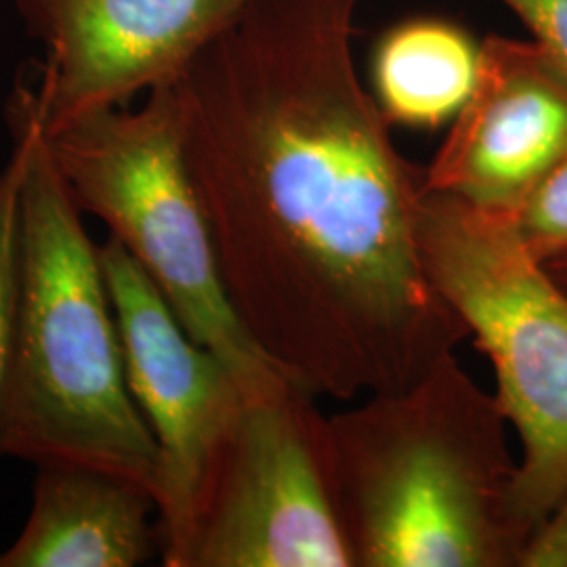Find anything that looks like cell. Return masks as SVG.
I'll use <instances>...</instances> for the list:
<instances>
[{
  "label": "cell",
  "mask_w": 567,
  "mask_h": 567,
  "mask_svg": "<svg viewBox=\"0 0 567 567\" xmlns=\"http://www.w3.org/2000/svg\"><path fill=\"white\" fill-rule=\"evenodd\" d=\"M360 0H252L177 81L185 158L225 288L316 395L423 377L468 339L419 246L425 168L353 53Z\"/></svg>",
  "instance_id": "6da1fadb"
},
{
  "label": "cell",
  "mask_w": 567,
  "mask_h": 567,
  "mask_svg": "<svg viewBox=\"0 0 567 567\" xmlns=\"http://www.w3.org/2000/svg\"><path fill=\"white\" fill-rule=\"evenodd\" d=\"M4 118L23 145V177L0 458L91 466L158 501L161 454L128 389L100 244L51 156L37 89L20 82Z\"/></svg>",
  "instance_id": "7a4b0ae2"
},
{
  "label": "cell",
  "mask_w": 567,
  "mask_h": 567,
  "mask_svg": "<svg viewBox=\"0 0 567 567\" xmlns=\"http://www.w3.org/2000/svg\"><path fill=\"white\" fill-rule=\"evenodd\" d=\"M328 425L355 567H517L507 419L454 351Z\"/></svg>",
  "instance_id": "3957f363"
},
{
  "label": "cell",
  "mask_w": 567,
  "mask_h": 567,
  "mask_svg": "<svg viewBox=\"0 0 567 567\" xmlns=\"http://www.w3.org/2000/svg\"><path fill=\"white\" fill-rule=\"evenodd\" d=\"M44 135L76 206L102 219L187 334L229 365L246 395L290 377L252 339L227 295L185 158L177 82L152 89L135 110L105 107Z\"/></svg>",
  "instance_id": "277c9868"
},
{
  "label": "cell",
  "mask_w": 567,
  "mask_h": 567,
  "mask_svg": "<svg viewBox=\"0 0 567 567\" xmlns=\"http://www.w3.org/2000/svg\"><path fill=\"white\" fill-rule=\"evenodd\" d=\"M419 246L426 276L496 374V400L522 461L508 507L524 536L567 494V292L505 213L425 192Z\"/></svg>",
  "instance_id": "5b68a950"
},
{
  "label": "cell",
  "mask_w": 567,
  "mask_h": 567,
  "mask_svg": "<svg viewBox=\"0 0 567 567\" xmlns=\"http://www.w3.org/2000/svg\"><path fill=\"white\" fill-rule=\"evenodd\" d=\"M316 398L292 377L246 395L183 567H355Z\"/></svg>",
  "instance_id": "8992f818"
},
{
  "label": "cell",
  "mask_w": 567,
  "mask_h": 567,
  "mask_svg": "<svg viewBox=\"0 0 567 567\" xmlns=\"http://www.w3.org/2000/svg\"><path fill=\"white\" fill-rule=\"evenodd\" d=\"M100 261L121 330L128 389L161 454V557L166 567H183L246 393L229 365L187 334L116 238L100 244Z\"/></svg>",
  "instance_id": "52a82bcc"
},
{
  "label": "cell",
  "mask_w": 567,
  "mask_h": 567,
  "mask_svg": "<svg viewBox=\"0 0 567 567\" xmlns=\"http://www.w3.org/2000/svg\"><path fill=\"white\" fill-rule=\"evenodd\" d=\"M252 0H18L47 60L37 86L44 133L124 107L177 82Z\"/></svg>",
  "instance_id": "ba28073f"
},
{
  "label": "cell",
  "mask_w": 567,
  "mask_h": 567,
  "mask_svg": "<svg viewBox=\"0 0 567 567\" xmlns=\"http://www.w3.org/2000/svg\"><path fill=\"white\" fill-rule=\"evenodd\" d=\"M567 158V74L536 41H482L480 81L425 166V192L511 215Z\"/></svg>",
  "instance_id": "9c48e42d"
},
{
  "label": "cell",
  "mask_w": 567,
  "mask_h": 567,
  "mask_svg": "<svg viewBox=\"0 0 567 567\" xmlns=\"http://www.w3.org/2000/svg\"><path fill=\"white\" fill-rule=\"evenodd\" d=\"M161 553L150 492L97 468L37 465L32 508L0 567H137Z\"/></svg>",
  "instance_id": "30bf717a"
},
{
  "label": "cell",
  "mask_w": 567,
  "mask_h": 567,
  "mask_svg": "<svg viewBox=\"0 0 567 567\" xmlns=\"http://www.w3.org/2000/svg\"><path fill=\"white\" fill-rule=\"evenodd\" d=\"M482 72V42L440 18L393 25L377 44L372 95L391 126L437 131L458 116Z\"/></svg>",
  "instance_id": "8fae6325"
},
{
  "label": "cell",
  "mask_w": 567,
  "mask_h": 567,
  "mask_svg": "<svg viewBox=\"0 0 567 567\" xmlns=\"http://www.w3.org/2000/svg\"><path fill=\"white\" fill-rule=\"evenodd\" d=\"M11 156L0 171V398L11 360L16 301H18V252H20V192L23 145L13 140Z\"/></svg>",
  "instance_id": "7c38bea8"
},
{
  "label": "cell",
  "mask_w": 567,
  "mask_h": 567,
  "mask_svg": "<svg viewBox=\"0 0 567 567\" xmlns=\"http://www.w3.org/2000/svg\"><path fill=\"white\" fill-rule=\"evenodd\" d=\"M508 219L540 264L567 257V158L532 189Z\"/></svg>",
  "instance_id": "4fadbf2b"
},
{
  "label": "cell",
  "mask_w": 567,
  "mask_h": 567,
  "mask_svg": "<svg viewBox=\"0 0 567 567\" xmlns=\"http://www.w3.org/2000/svg\"><path fill=\"white\" fill-rule=\"evenodd\" d=\"M567 74V0H501Z\"/></svg>",
  "instance_id": "5bb4252c"
},
{
  "label": "cell",
  "mask_w": 567,
  "mask_h": 567,
  "mask_svg": "<svg viewBox=\"0 0 567 567\" xmlns=\"http://www.w3.org/2000/svg\"><path fill=\"white\" fill-rule=\"evenodd\" d=\"M517 567H567V494L529 532Z\"/></svg>",
  "instance_id": "9a60e30c"
},
{
  "label": "cell",
  "mask_w": 567,
  "mask_h": 567,
  "mask_svg": "<svg viewBox=\"0 0 567 567\" xmlns=\"http://www.w3.org/2000/svg\"><path fill=\"white\" fill-rule=\"evenodd\" d=\"M543 265L547 267L548 274L555 278V282L559 284L567 292V257H557V259Z\"/></svg>",
  "instance_id": "2e32d148"
}]
</instances>
